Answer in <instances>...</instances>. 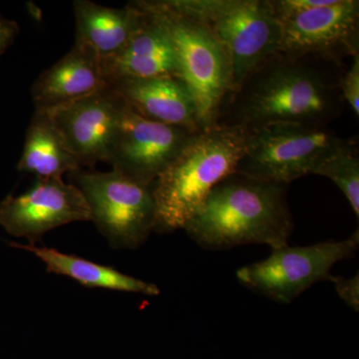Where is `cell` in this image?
<instances>
[{"label": "cell", "instance_id": "cell-8", "mask_svg": "<svg viewBox=\"0 0 359 359\" xmlns=\"http://www.w3.org/2000/svg\"><path fill=\"white\" fill-rule=\"evenodd\" d=\"M358 247V230L344 241L306 247L285 245L271 249L263 261L238 269L236 276L252 292L280 304H290L314 283L332 280V266L353 257Z\"/></svg>", "mask_w": 359, "mask_h": 359}, {"label": "cell", "instance_id": "cell-12", "mask_svg": "<svg viewBox=\"0 0 359 359\" xmlns=\"http://www.w3.org/2000/svg\"><path fill=\"white\" fill-rule=\"evenodd\" d=\"M278 20L282 32L278 51L339 61L359 52L358 0H334L330 6Z\"/></svg>", "mask_w": 359, "mask_h": 359}, {"label": "cell", "instance_id": "cell-14", "mask_svg": "<svg viewBox=\"0 0 359 359\" xmlns=\"http://www.w3.org/2000/svg\"><path fill=\"white\" fill-rule=\"evenodd\" d=\"M137 114L152 121L203 131L190 92L180 78H120L110 84Z\"/></svg>", "mask_w": 359, "mask_h": 359}, {"label": "cell", "instance_id": "cell-9", "mask_svg": "<svg viewBox=\"0 0 359 359\" xmlns=\"http://www.w3.org/2000/svg\"><path fill=\"white\" fill-rule=\"evenodd\" d=\"M199 132L146 119L126 104L106 163L126 178L152 186Z\"/></svg>", "mask_w": 359, "mask_h": 359}, {"label": "cell", "instance_id": "cell-21", "mask_svg": "<svg viewBox=\"0 0 359 359\" xmlns=\"http://www.w3.org/2000/svg\"><path fill=\"white\" fill-rule=\"evenodd\" d=\"M330 282L334 283L337 294L342 301L346 302L351 309L358 311L359 309V278L358 275L351 278L342 276H332Z\"/></svg>", "mask_w": 359, "mask_h": 359}, {"label": "cell", "instance_id": "cell-17", "mask_svg": "<svg viewBox=\"0 0 359 359\" xmlns=\"http://www.w3.org/2000/svg\"><path fill=\"white\" fill-rule=\"evenodd\" d=\"M18 249L27 250L39 257L46 266L48 273L68 276L84 287L133 292L155 297L161 290L154 283L144 282L134 276L125 275L111 266H102L83 257L65 254L51 248L35 245H20L11 243Z\"/></svg>", "mask_w": 359, "mask_h": 359}, {"label": "cell", "instance_id": "cell-3", "mask_svg": "<svg viewBox=\"0 0 359 359\" xmlns=\"http://www.w3.org/2000/svg\"><path fill=\"white\" fill-rule=\"evenodd\" d=\"M250 131L215 126L200 131L153 184L155 231L172 233L199 212L222 180L235 173L249 144Z\"/></svg>", "mask_w": 359, "mask_h": 359}, {"label": "cell", "instance_id": "cell-2", "mask_svg": "<svg viewBox=\"0 0 359 359\" xmlns=\"http://www.w3.org/2000/svg\"><path fill=\"white\" fill-rule=\"evenodd\" d=\"M287 187L238 173L229 175L212 189L183 230L205 250L245 245L276 249L289 245L294 222Z\"/></svg>", "mask_w": 359, "mask_h": 359}, {"label": "cell", "instance_id": "cell-1", "mask_svg": "<svg viewBox=\"0 0 359 359\" xmlns=\"http://www.w3.org/2000/svg\"><path fill=\"white\" fill-rule=\"evenodd\" d=\"M344 61L278 51L224 99L216 126L254 131L276 123L330 125L344 113Z\"/></svg>", "mask_w": 359, "mask_h": 359}, {"label": "cell", "instance_id": "cell-7", "mask_svg": "<svg viewBox=\"0 0 359 359\" xmlns=\"http://www.w3.org/2000/svg\"><path fill=\"white\" fill-rule=\"evenodd\" d=\"M83 195L97 230L114 249L134 250L146 242L156 223L152 186L136 183L114 170L69 174Z\"/></svg>", "mask_w": 359, "mask_h": 359}, {"label": "cell", "instance_id": "cell-4", "mask_svg": "<svg viewBox=\"0 0 359 359\" xmlns=\"http://www.w3.org/2000/svg\"><path fill=\"white\" fill-rule=\"evenodd\" d=\"M199 21L223 45L231 66V90L280 50V25L271 0H162Z\"/></svg>", "mask_w": 359, "mask_h": 359}, {"label": "cell", "instance_id": "cell-19", "mask_svg": "<svg viewBox=\"0 0 359 359\" xmlns=\"http://www.w3.org/2000/svg\"><path fill=\"white\" fill-rule=\"evenodd\" d=\"M313 175L332 180L339 187L355 216L359 217L358 149L328 158L316 168Z\"/></svg>", "mask_w": 359, "mask_h": 359}, {"label": "cell", "instance_id": "cell-20", "mask_svg": "<svg viewBox=\"0 0 359 359\" xmlns=\"http://www.w3.org/2000/svg\"><path fill=\"white\" fill-rule=\"evenodd\" d=\"M340 91L344 103L348 104L353 114L359 115V52L351 56V63L340 80Z\"/></svg>", "mask_w": 359, "mask_h": 359}, {"label": "cell", "instance_id": "cell-13", "mask_svg": "<svg viewBox=\"0 0 359 359\" xmlns=\"http://www.w3.org/2000/svg\"><path fill=\"white\" fill-rule=\"evenodd\" d=\"M108 85L102 57L86 42L75 40L69 52L35 80L32 101L35 109H50Z\"/></svg>", "mask_w": 359, "mask_h": 359}, {"label": "cell", "instance_id": "cell-16", "mask_svg": "<svg viewBox=\"0 0 359 359\" xmlns=\"http://www.w3.org/2000/svg\"><path fill=\"white\" fill-rule=\"evenodd\" d=\"M76 37L93 47L101 57L122 49L145 23L147 14L132 1L122 8L100 6L89 0L73 2Z\"/></svg>", "mask_w": 359, "mask_h": 359}, {"label": "cell", "instance_id": "cell-6", "mask_svg": "<svg viewBox=\"0 0 359 359\" xmlns=\"http://www.w3.org/2000/svg\"><path fill=\"white\" fill-rule=\"evenodd\" d=\"M250 132L235 173L285 185L313 174L328 158L358 149L355 138L340 136L330 125L276 123Z\"/></svg>", "mask_w": 359, "mask_h": 359}, {"label": "cell", "instance_id": "cell-15", "mask_svg": "<svg viewBox=\"0 0 359 359\" xmlns=\"http://www.w3.org/2000/svg\"><path fill=\"white\" fill-rule=\"evenodd\" d=\"M142 9L147 14L144 25L122 49L102 58L109 84L120 78H180L176 52L166 29L152 13Z\"/></svg>", "mask_w": 359, "mask_h": 359}, {"label": "cell", "instance_id": "cell-22", "mask_svg": "<svg viewBox=\"0 0 359 359\" xmlns=\"http://www.w3.org/2000/svg\"><path fill=\"white\" fill-rule=\"evenodd\" d=\"M18 32L20 26L15 21L0 18V55L11 46Z\"/></svg>", "mask_w": 359, "mask_h": 359}, {"label": "cell", "instance_id": "cell-18", "mask_svg": "<svg viewBox=\"0 0 359 359\" xmlns=\"http://www.w3.org/2000/svg\"><path fill=\"white\" fill-rule=\"evenodd\" d=\"M81 169L52 121L48 109H35L26 131L18 170L36 178H62Z\"/></svg>", "mask_w": 359, "mask_h": 359}, {"label": "cell", "instance_id": "cell-5", "mask_svg": "<svg viewBox=\"0 0 359 359\" xmlns=\"http://www.w3.org/2000/svg\"><path fill=\"white\" fill-rule=\"evenodd\" d=\"M137 4L166 29L176 52L180 79L192 96L201 130L216 126L233 81L230 59L223 45L204 25L168 8L162 0Z\"/></svg>", "mask_w": 359, "mask_h": 359}, {"label": "cell", "instance_id": "cell-10", "mask_svg": "<svg viewBox=\"0 0 359 359\" xmlns=\"http://www.w3.org/2000/svg\"><path fill=\"white\" fill-rule=\"evenodd\" d=\"M91 221L83 195L62 178H36L22 195L0 203V226L16 238L35 245L45 233L65 224Z\"/></svg>", "mask_w": 359, "mask_h": 359}, {"label": "cell", "instance_id": "cell-11", "mask_svg": "<svg viewBox=\"0 0 359 359\" xmlns=\"http://www.w3.org/2000/svg\"><path fill=\"white\" fill-rule=\"evenodd\" d=\"M126 103L111 85L48 109L52 121L80 166L105 162Z\"/></svg>", "mask_w": 359, "mask_h": 359}]
</instances>
